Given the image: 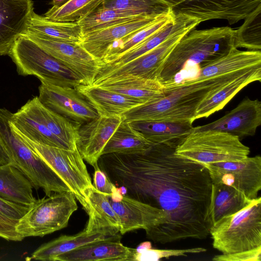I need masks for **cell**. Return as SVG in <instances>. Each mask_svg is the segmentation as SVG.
<instances>
[{"instance_id":"1","label":"cell","mask_w":261,"mask_h":261,"mask_svg":"<svg viewBox=\"0 0 261 261\" xmlns=\"http://www.w3.org/2000/svg\"><path fill=\"white\" fill-rule=\"evenodd\" d=\"M98 165L125 195L165 213V223L145 230L147 239L165 244L210 234L213 183L203 165L153 144L141 154H102Z\"/></svg>"},{"instance_id":"2","label":"cell","mask_w":261,"mask_h":261,"mask_svg":"<svg viewBox=\"0 0 261 261\" xmlns=\"http://www.w3.org/2000/svg\"><path fill=\"white\" fill-rule=\"evenodd\" d=\"M249 69L170 85L165 87V95L162 98L129 110L121 116L122 120L128 122L165 121L193 123L197 108L207 96Z\"/></svg>"},{"instance_id":"3","label":"cell","mask_w":261,"mask_h":261,"mask_svg":"<svg viewBox=\"0 0 261 261\" xmlns=\"http://www.w3.org/2000/svg\"><path fill=\"white\" fill-rule=\"evenodd\" d=\"M236 30L216 27L186 33L168 57L159 81L165 87L188 67L198 69L227 54L235 47Z\"/></svg>"},{"instance_id":"4","label":"cell","mask_w":261,"mask_h":261,"mask_svg":"<svg viewBox=\"0 0 261 261\" xmlns=\"http://www.w3.org/2000/svg\"><path fill=\"white\" fill-rule=\"evenodd\" d=\"M11 115L0 113V140L8 152L11 163L31 182L42 189L47 196L53 193L71 191L54 170L35 152L12 128Z\"/></svg>"},{"instance_id":"5","label":"cell","mask_w":261,"mask_h":261,"mask_svg":"<svg viewBox=\"0 0 261 261\" xmlns=\"http://www.w3.org/2000/svg\"><path fill=\"white\" fill-rule=\"evenodd\" d=\"M213 247L231 254L261 246V198L239 212L220 219L210 231Z\"/></svg>"},{"instance_id":"6","label":"cell","mask_w":261,"mask_h":261,"mask_svg":"<svg viewBox=\"0 0 261 261\" xmlns=\"http://www.w3.org/2000/svg\"><path fill=\"white\" fill-rule=\"evenodd\" d=\"M8 55L19 75L35 76L41 83L60 87L84 85L77 74L25 36L16 40Z\"/></svg>"},{"instance_id":"7","label":"cell","mask_w":261,"mask_h":261,"mask_svg":"<svg viewBox=\"0 0 261 261\" xmlns=\"http://www.w3.org/2000/svg\"><path fill=\"white\" fill-rule=\"evenodd\" d=\"M177 154L203 165L239 162L248 156L250 148L240 138L215 130H192L176 147Z\"/></svg>"},{"instance_id":"8","label":"cell","mask_w":261,"mask_h":261,"mask_svg":"<svg viewBox=\"0 0 261 261\" xmlns=\"http://www.w3.org/2000/svg\"><path fill=\"white\" fill-rule=\"evenodd\" d=\"M71 191L53 193L36 200L16 224V231L23 238L43 237L67 226L72 214L77 210Z\"/></svg>"},{"instance_id":"9","label":"cell","mask_w":261,"mask_h":261,"mask_svg":"<svg viewBox=\"0 0 261 261\" xmlns=\"http://www.w3.org/2000/svg\"><path fill=\"white\" fill-rule=\"evenodd\" d=\"M14 130L54 170L83 205L85 201V191L93 184L84 159L77 148L72 151L42 145Z\"/></svg>"},{"instance_id":"10","label":"cell","mask_w":261,"mask_h":261,"mask_svg":"<svg viewBox=\"0 0 261 261\" xmlns=\"http://www.w3.org/2000/svg\"><path fill=\"white\" fill-rule=\"evenodd\" d=\"M174 15H184L200 22L224 19L233 24L245 18L259 5L261 0H162Z\"/></svg>"},{"instance_id":"11","label":"cell","mask_w":261,"mask_h":261,"mask_svg":"<svg viewBox=\"0 0 261 261\" xmlns=\"http://www.w3.org/2000/svg\"><path fill=\"white\" fill-rule=\"evenodd\" d=\"M188 32L167 39L158 46L132 61L116 68L99 71L91 86L104 81L137 77L158 80L170 53Z\"/></svg>"},{"instance_id":"12","label":"cell","mask_w":261,"mask_h":261,"mask_svg":"<svg viewBox=\"0 0 261 261\" xmlns=\"http://www.w3.org/2000/svg\"><path fill=\"white\" fill-rule=\"evenodd\" d=\"M213 184L234 188L248 199L257 198L261 190V157L248 156L239 162H225L204 165Z\"/></svg>"},{"instance_id":"13","label":"cell","mask_w":261,"mask_h":261,"mask_svg":"<svg viewBox=\"0 0 261 261\" xmlns=\"http://www.w3.org/2000/svg\"><path fill=\"white\" fill-rule=\"evenodd\" d=\"M48 54L77 74L84 85L91 86L98 72L100 62L90 54L79 43L61 41L45 36L24 32Z\"/></svg>"},{"instance_id":"14","label":"cell","mask_w":261,"mask_h":261,"mask_svg":"<svg viewBox=\"0 0 261 261\" xmlns=\"http://www.w3.org/2000/svg\"><path fill=\"white\" fill-rule=\"evenodd\" d=\"M38 97L45 107L79 125L99 117L94 108L76 87L41 83Z\"/></svg>"},{"instance_id":"15","label":"cell","mask_w":261,"mask_h":261,"mask_svg":"<svg viewBox=\"0 0 261 261\" xmlns=\"http://www.w3.org/2000/svg\"><path fill=\"white\" fill-rule=\"evenodd\" d=\"M108 196L119 217L121 234L139 229L145 230L166 222L162 210L122 194L120 188Z\"/></svg>"},{"instance_id":"16","label":"cell","mask_w":261,"mask_h":261,"mask_svg":"<svg viewBox=\"0 0 261 261\" xmlns=\"http://www.w3.org/2000/svg\"><path fill=\"white\" fill-rule=\"evenodd\" d=\"M261 124V102L246 98L220 119L193 127L192 130H215L228 133L240 138L252 136Z\"/></svg>"},{"instance_id":"17","label":"cell","mask_w":261,"mask_h":261,"mask_svg":"<svg viewBox=\"0 0 261 261\" xmlns=\"http://www.w3.org/2000/svg\"><path fill=\"white\" fill-rule=\"evenodd\" d=\"M121 121V116H99L80 126L76 146L89 164L98 165L104 147Z\"/></svg>"},{"instance_id":"18","label":"cell","mask_w":261,"mask_h":261,"mask_svg":"<svg viewBox=\"0 0 261 261\" xmlns=\"http://www.w3.org/2000/svg\"><path fill=\"white\" fill-rule=\"evenodd\" d=\"M108 195L98 191L93 185L85 191V201L82 206L89 216L84 229L87 233L111 237L120 232V220Z\"/></svg>"},{"instance_id":"19","label":"cell","mask_w":261,"mask_h":261,"mask_svg":"<svg viewBox=\"0 0 261 261\" xmlns=\"http://www.w3.org/2000/svg\"><path fill=\"white\" fill-rule=\"evenodd\" d=\"M33 11L32 0H0V56L8 55Z\"/></svg>"},{"instance_id":"20","label":"cell","mask_w":261,"mask_h":261,"mask_svg":"<svg viewBox=\"0 0 261 261\" xmlns=\"http://www.w3.org/2000/svg\"><path fill=\"white\" fill-rule=\"evenodd\" d=\"M118 234L58 255L55 261H134L136 249L124 246Z\"/></svg>"},{"instance_id":"21","label":"cell","mask_w":261,"mask_h":261,"mask_svg":"<svg viewBox=\"0 0 261 261\" xmlns=\"http://www.w3.org/2000/svg\"><path fill=\"white\" fill-rule=\"evenodd\" d=\"M173 20L125 53L100 64L99 71L121 66L154 48L174 35L195 29L200 21L184 15H174ZM98 71V72H99Z\"/></svg>"},{"instance_id":"22","label":"cell","mask_w":261,"mask_h":261,"mask_svg":"<svg viewBox=\"0 0 261 261\" xmlns=\"http://www.w3.org/2000/svg\"><path fill=\"white\" fill-rule=\"evenodd\" d=\"M163 15L140 16L91 33L83 37L81 44L101 62L108 47L113 42L147 27Z\"/></svg>"},{"instance_id":"23","label":"cell","mask_w":261,"mask_h":261,"mask_svg":"<svg viewBox=\"0 0 261 261\" xmlns=\"http://www.w3.org/2000/svg\"><path fill=\"white\" fill-rule=\"evenodd\" d=\"M22 107L43 124L67 149L73 151L77 149L78 131L81 125L45 107L38 96L28 100Z\"/></svg>"},{"instance_id":"24","label":"cell","mask_w":261,"mask_h":261,"mask_svg":"<svg viewBox=\"0 0 261 261\" xmlns=\"http://www.w3.org/2000/svg\"><path fill=\"white\" fill-rule=\"evenodd\" d=\"M76 88L94 108L99 116H121L129 110L146 103L138 99L98 87L80 85Z\"/></svg>"},{"instance_id":"25","label":"cell","mask_w":261,"mask_h":261,"mask_svg":"<svg viewBox=\"0 0 261 261\" xmlns=\"http://www.w3.org/2000/svg\"><path fill=\"white\" fill-rule=\"evenodd\" d=\"M260 81L261 66L248 70L207 96L197 108L194 121L207 118L222 110L242 89L251 83Z\"/></svg>"},{"instance_id":"26","label":"cell","mask_w":261,"mask_h":261,"mask_svg":"<svg viewBox=\"0 0 261 261\" xmlns=\"http://www.w3.org/2000/svg\"><path fill=\"white\" fill-rule=\"evenodd\" d=\"M258 66H261L260 50L243 51L234 47L226 55L200 68L195 79L218 77Z\"/></svg>"},{"instance_id":"27","label":"cell","mask_w":261,"mask_h":261,"mask_svg":"<svg viewBox=\"0 0 261 261\" xmlns=\"http://www.w3.org/2000/svg\"><path fill=\"white\" fill-rule=\"evenodd\" d=\"M129 123L152 143L163 144L175 149L193 128L191 122L140 121Z\"/></svg>"},{"instance_id":"28","label":"cell","mask_w":261,"mask_h":261,"mask_svg":"<svg viewBox=\"0 0 261 261\" xmlns=\"http://www.w3.org/2000/svg\"><path fill=\"white\" fill-rule=\"evenodd\" d=\"M92 86L135 98L145 103L156 100L165 95V87L158 80L123 78L104 81Z\"/></svg>"},{"instance_id":"29","label":"cell","mask_w":261,"mask_h":261,"mask_svg":"<svg viewBox=\"0 0 261 261\" xmlns=\"http://www.w3.org/2000/svg\"><path fill=\"white\" fill-rule=\"evenodd\" d=\"M30 180L12 163L0 166V197L31 206L36 200Z\"/></svg>"},{"instance_id":"30","label":"cell","mask_w":261,"mask_h":261,"mask_svg":"<svg viewBox=\"0 0 261 261\" xmlns=\"http://www.w3.org/2000/svg\"><path fill=\"white\" fill-rule=\"evenodd\" d=\"M24 32L34 33L51 39L69 42L81 43L83 39L81 29L77 22L51 20L44 16L36 14L34 11L28 20Z\"/></svg>"},{"instance_id":"31","label":"cell","mask_w":261,"mask_h":261,"mask_svg":"<svg viewBox=\"0 0 261 261\" xmlns=\"http://www.w3.org/2000/svg\"><path fill=\"white\" fill-rule=\"evenodd\" d=\"M252 201L232 187L222 184H213L210 205L212 225L223 217L244 208Z\"/></svg>"},{"instance_id":"32","label":"cell","mask_w":261,"mask_h":261,"mask_svg":"<svg viewBox=\"0 0 261 261\" xmlns=\"http://www.w3.org/2000/svg\"><path fill=\"white\" fill-rule=\"evenodd\" d=\"M152 144L142 134L133 127L129 122L122 120L106 144L102 154L110 153L141 154L146 151Z\"/></svg>"},{"instance_id":"33","label":"cell","mask_w":261,"mask_h":261,"mask_svg":"<svg viewBox=\"0 0 261 261\" xmlns=\"http://www.w3.org/2000/svg\"><path fill=\"white\" fill-rule=\"evenodd\" d=\"M108 237H109L100 233H88L85 229L75 235H63L41 245L33 252L30 258L43 261H55L56 257L60 254L86 244Z\"/></svg>"},{"instance_id":"34","label":"cell","mask_w":261,"mask_h":261,"mask_svg":"<svg viewBox=\"0 0 261 261\" xmlns=\"http://www.w3.org/2000/svg\"><path fill=\"white\" fill-rule=\"evenodd\" d=\"M10 122L12 128L29 139L37 143L66 149L65 145L41 122L22 107L12 113Z\"/></svg>"},{"instance_id":"35","label":"cell","mask_w":261,"mask_h":261,"mask_svg":"<svg viewBox=\"0 0 261 261\" xmlns=\"http://www.w3.org/2000/svg\"><path fill=\"white\" fill-rule=\"evenodd\" d=\"M143 16L130 11L98 7L89 15L76 22L80 25L83 37L111 26Z\"/></svg>"},{"instance_id":"36","label":"cell","mask_w":261,"mask_h":261,"mask_svg":"<svg viewBox=\"0 0 261 261\" xmlns=\"http://www.w3.org/2000/svg\"><path fill=\"white\" fill-rule=\"evenodd\" d=\"M174 18V15L171 11L147 27L115 41L108 47L100 63L107 62L134 48L171 22Z\"/></svg>"},{"instance_id":"37","label":"cell","mask_w":261,"mask_h":261,"mask_svg":"<svg viewBox=\"0 0 261 261\" xmlns=\"http://www.w3.org/2000/svg\"><path fill=\"white\" fill-rule=\"evenodd\" d=\"M104 1L105 0H70L61 7H52L44 16L56 21L76 22L97 9Z\"/></svg>"},{"instance_id":"38","label":"cell","mask_w":261,"mask_h":261,"mask_svg":"<svg viewBox=\"0 0 261 261\" xmlns=\"http://www.w3.org/2000/svg\"><path fill=\"white\" fill-rule=\"evenodd\" d=\"M244 19L243 24L236 30L235 47L248 50H260L261 5Z\"/></svg>"},{"instance_id":"39","label":"cell","mask_w":261,"mask_h":261,"mask_svg":"<svg viewBox=\"0 0 261 261\" xmlns=\"http://www.w3.org/2000/svg\"><path fill=\"white\" fill-rule=\"evenodd\" d=\"M101 7L130 11L140 16H161L171 10L162 0H105Z\"/></svg>"},{"instance_id":"40","label":"cell","mask_w":261,"mask_h":261,"mask_svg":"<svg viewBox=\"0 0 261 261\" xmlns=\"http://www.w3.org/2000/svg\"><path fill=\"white\" fill-rule=\"evenodd\" d=\"M206 249L202 247H196L184 249H153L136 250L134 261L159 260L163 258L171 256H187L188 254L204 252Z\"/></svg>"},{"instance_id":"41","label":"cell","mask_w":261,"mask_h":261,"mask_svg":"<svg viewBox=\"0 0 261 261\" xmlns=\"http://www.w3.org/2000/svg\"><path fill=\"white\" fill-rule=\"evenodd\" d=\"M214 261H260L261 246L253 249L231 254H221L215 256Z\"/></svg>"},{"instance_id":"42","label":"cell","mask_w":261,"mask_h":261,"mask_svg":"<svg viewBox=\"0 0 261 261\" xmlns=\"http://www.w3.org/2000/svg\"><path fill=\"white\" fill-rule=\"evenodd\" d=\"M29 208L0 197V215L8 219L18 221L25 215Z\"/></svg>"},{"instance_id":"43","label":"cell","mask_w":261,"mask_h":261,"mask_svg":"<svg viewBox=\"0 0 261 261\" xmlns=\"http://www.w3.org/2000/svg\"><path fill=\"white\" fill-rule=\"evenodd\" d=\"M93 186L99 191L108 195H111L117 187L99 168L98 165L94 167Z\"/></svg>"},{"instance_id":"44","label":"cell","mask_w":261,"mask_h":261,"mask_svg":"<svg viewBox=\"0 0 261 261\" xmlns=\"http://www.w3.org/2000/svg\"><path fill=\"white\" fill-rule=\"evenodd\" d=\"M17 222L0 215V238L8 241H21L24 238L15 230Z\"/></svg>"},{"instance_id":"45","label":"cell","mask_w":261,"mask_h":261,"mask_svg":"<svg viewBox=\"0 0 261 261\" xmlns=\"http://www.w3.org/2000/svg\"><path fill=\"white\" fill-rule=\"evenodd\" d=\"M11 163V160L6 148L0 140V166Z\"/></svg>"},{"instance_id":"46","label":"cell","mask_w":261,"mask_h":261,"mask_svg":"<svg viewBox=\"0 0 261 261\" xmlns=\"http://www.w3.org/2000/svg\"><path fill=\"white\" fill-rule=\"evenodd\" d=\"M70 0H51V4L53 7L55 8H58L65 5Z\"/></svg>"},{"instance_id":"47","label":"cell","mask_w":261,"mask_h":261,"mask_svg":"<svg viewBox=\"0 0 261 261\" xmlns=\"http://www.w3.org/2000/svg\"><path fill=\"white\" fill-rule=\"evenodd\" d=\"M151 248V245L150 242H145L141 243L140 245L136 248L137 251H140L143 250H145L147 249Z\"/></svg>"}]
</instances>
